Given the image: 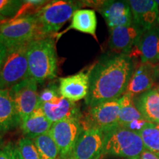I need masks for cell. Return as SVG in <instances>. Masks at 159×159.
<instances>
[{
    "mask_svg": "<svg viewBox=\"0 0 159 159\" xmlns=\"http://www.w3.org/2000/svg\"><path fill=\"white\" fill-rule=\"evenodd\" d=\"M134 66L130 55L115 54L101 59L91 68L90 89L85 98L89 108L125 94Z\"/></svg>",
    "mask_w": 159,
    "mask_h": 159,
    "instance_id": "obj_1",
    "label": "cell"
},
{
    "mask_svg": "<svg viewBox=\"0 0 159 159\" xmlns=\"http://www.w3.org/2000/svg\"><path fill=\"white\" fill-rule=\"evenodd\" d=\"M29 77L38 83L56 77L57 57L55 41L50 36L34 39L27 48Z\"/></svg>",
    "mask_w": 159,
    "mask_h": 159,
    "instance_id": "obj_2",
    "label": "cell"
},
{
    "mask_svg": "<svg viewBox=\"0 0 159 159\" xmlns=\"http://www.w3.org/2000/svg\"><path fill=\"white\" fill-rule=\"evenodd\" d=\"M104 134L103 156L120 158H136L140 156L146 149L138 133L123 127L117 125Z\"/></svg>",
    "mask_w": 159,
    "mask_h": 159,
    "instance_id": "obj_3",
    "label": "cell"
},
{
    "mask_svg": "<svg viewBox=\"0 0 159 159\" xmlns=\"http://www.w3.org/2000/svg\"><path fill=\"white\" fill-rule=\"evenodd\" d=\"M79 9V5L73 1L48 2L35 13L39 38L57 33Z\"/></svg>",
    "mask_w": 159,
    "mask_h": 159,
    "instance_id": "obj_4",
    "label": "cell"
},
{
    "mask_svg": "<svg viewBox=\"0 0 159 159\" xmlns=\"http://www.w3.org/2000/svg\"><path fill=\"white\" fill-rule=\"evenodd\" d=\"M36 39H39V33L34 14L13 18L0 25V43L7 49Z\"/></svg>",
    "mask_w": 159,
    "mask_h": 159,
    "instance_id": "obj_5",
    "label": "cell"
},
{
    "mask_svg": "<svg viewBox=\"0 0 159 159\" xmlns=\"http://www.w3.org/2000/svg\"><path fill=\"white\" fill-rule=\"evenodd\" d=\"M29 43L7 49V54L0 71V89H11L29 77L27 61Z\"/></svg>",
    "mask_w": 159,
    "mask_h": 159,
    "instance_id": "obj_6",
    "label": "cell"
},
{
    "mask_svg": "<svg viewBox=\"0 0 159 159\" xmlns=\"http://www.w3.org/2000/svg\"><path fill=\"white\" fill-rule=\"evenodd\" d=\"M82 130V119H67L52 123L49 134L58 148L60 159L69 158Z\"/></svg>",
    "mask_w": 159,
    "mask_h": 159,
    "instance_id": "obj_7",
    "label": "cell"
},
{
    "mask_svg": "<svg viewBox=\"0 0 159 159\" xmlns=\"http://www.w3.org/2000/svg\"><path fill=\"white\" fill-rule=\"evenodd\" d=\"M120 107L121 97L89 108L84 119H82L83 126L103 133L110 130L118 125Z\"/></svg>",
    "mask_w": 159,
    "mask_h": 159,
    "instance_id": "obj_8",
    "label": "cell"
},
{
    "mask_svg": "<svg viewBox=\"0 0 159 159\" xmlns=\"http://www.w3.org/2000/svg\"><path fill=\"white\" fill-rule=\"evenodd\" d=\"M36 81L29 77L10 89L20 125L25 122L38 108L39 93Z\"/></svg>",
    "mask_w": 159,
    "mask_h": 159,
    "instance_id": "obj_9",
    "label": "cell"
},
{
    "mask_svg": "<svg viewBox=\"0 0 159 159\" xmlns=\"http://www.w3.org/2000/svg\"><path fill=\"white\" fill-rule=\"evenodd\" d=\"M105 134L83 126V130L68 159H100L103 156Z\"/></svg>",
    "mask_w": 159,
    "mask_h": 159,
    "instance_id": "obj_10",
    "label": "cell"
},
{
    "mask_svg": "<svg viewBox=\"0 0 159 159\" xmlns=\"http://www.w3.org/2000/svg\"><path fill=\"white\" fill-rule=\"evenodd\" d=\"M159 78V68L157 64L142 63L134 67L125 94L136 96L151 90Z\"/></svg>",
    "mask_w": 159,
    "mask_h": 159,
    "instance_id": "obj_11",
    "label": "cell"
},
{
    "mask_svg": "<svg viewBox=\"0 0 159 159\" xmlns=\"http://www.w3.org/2000/svg\"><path fill=\"white\" fill-rule=\"evenodd\" d=\"M90 71H81L77 74L59 79L60 94L71 102H77L88 96L90 89Z\"/></svg>",
    "mask_w": 159,
    "mask_h": 159,
    "instance_id": "obj_12",
    "label": "cell"
},
{
    "mask_svg": "<svg viewBox=\"0 0 159 159\" xmlns=\"http://www.w3.org/2000/svg\"><path fill=\"white\" fill-rule=\"evenodd\" d=\"M143 30L133 22L130 25L110 30L109 46L116 54L130 55Z\"/></svg>",
    "mask_w": 159,
    "mask_h": 159,
    "instance_id": "obj_13",
    "label": "cell"
},
{
    "mask_svg": "<svg viewBox=\"0 0 159 159\" xmlns=\"http://www.w3.org/2000/svg\"><path fill=\"white\" fill-rule=\"evenodd\" d=\"M46 116L52 123L67 119H83L78 105L59 94L49 102L39 104Z\"/></svg>",
    "mask_w": 159,
    "mask_h": 159,
    "instance_id": "obj_14",
    "label": "cell"
},
{
    "mask_svg": "<svg viewBox=\"0 0 159 159\" xmlns=\"http://www.w3.org/2000/svg\"><path fill=\"white\" fill-rule=\"evenodd\" d=\"M98 8L110 30L134 22L128 1H104Z\"/></svg>",
    "mask_w": 159,
    "mask_h": 159,
    "instance_id": "obj_15",
    "label": "cell"
},
{
    "mask_svg": "<svg viewBox=\"0 0 159 159\" xmlns=\"http://www.w3.org/2000/svg\"><path fill=\"white\" fill-rule=\"evenodd\" d=\"M133 16V21L142 30L158 27L159 25V7L152 0H130L128 1Z\"/></svg>",
    "mask_w": 159,
    "mask_h": 159,
    "instance_id": "obj_16",
    "label": "cell"
},
{
    "mask_svg": "<svg viewBox=\"0 0 159 159\" xmlns=\"http://www.w3.org/2000/svg\"><path fill=\"white\" fill-rule=\"evenodd\" d=\"M134 99L129 94L121 97L118 125L139 134L148 122L137 108Z\"/></svg>",
    "mask_w": 159,
    "mask_h": 159,
    "instance_id": "obj_17",
    "label": "cell"
},
{
    "mask_svg": "<svg viewBox=\"0 0 159 159\" xmlns=\"http://www.w3.org/2000/svg\"><path fill=\"white\" fill-rule=\"evenodd\" d=\"M141 62L158 64L159 63V27L143 30L135 45Z\"/></svg>",
    "mask_w": 159,
    "mask_h": 159,
    "instance_id": "obj_18",
    "label": "cell"
},
{
    "mask_svg": "<svg viewBox=\"0 0 159 159\" xmlns=\"http://www.w3.org/2000/svg\"><path fill=\"white\" fill-rule=\"evenodd\" d=\"M20 122L10 89H0V133L19 126Z\"/></svg>",
    "mask_w": 159,
    "mask_h": 159,
    "instance_id": "obj_19",
    "label": "cell"
},
{
    "mask_svg": "<svg viewBox=\"0 0 159 159\" xmlns=\"http://www.w3.org/2000/svg\"><path fill=\"white\" fill-rule=\"evenodd\" d=\"M134 101L137 108L148 122L159 124V94L156 89L139 95Z\"/></svg>",
    "mask_w": 159,
    "mask_h": 159,
    "instance_id": "obj_20",
    "label": "cell"
},
{
    "mask_svg": "<svg viewBox=\"0 0 159 159\" xmlns=\"http://www.w3.org/2000/svg\"><path fill=\"white\" fill-rule=\"evenodd\" d=\"M52 123L46 116L39 106L34 111L29 118L20 125L25 137L33 139L37 136L49 133Z\"/></svg>",
    "mask_w": 159,
    "mask_h": 159,
    "instance_id": "obj_21",
    "label": "cell"
},
{
    "mask_svg": "<svg viewBox=\"0 0 159 159\" xmlns=\"http://www.w3.org/2000/svg\"><path fill=\"white\" fill-rule=\"evenodd\" d=\"M69 27L63 33L69 30H75L81 33L93 35L96 39L97 20L96 13L92 9H78L75 12Z\"/></svg>",
    "mask_w": 159,
    "mask_h": 159,
    "instance_id": "obj_22",
    "label": "cell"
},
{
    "mask_svg": "<svg viewBox=\"0 0 159 159\" xmlns=\"http://www.w3.org/2000/svg\"><path fill=\"white\" fill-rule=\"evenodd\" d=\"M33 140L41 159H56L59 156L58 148L49 133L37 136Z\"/></svg>",
    "mask_w": 159,
    "mask_h": 159,
    "instance_id": "obj_23",
    "label": "cell"
},
{
    "mask_svg": "<svg viewBox=\"0 0 159 159\" xmlns=\"http://www.w3.org/2000/svg\"><path fill=\"white\" fill-rule=\"evenodd\" d=\"M145 148L159 155V129L156 124L148 122L139 133Z\"/></svg>",
    "mask_w": 159,
    "mask_h": 159,
    "instance_id": "obj_24",
    "label": "cell"
},
{
    "mask_svg": "<svg viewBox=\"0 0 159 159\" xmlns=\"http://www.w3.org/2000/svg\"><path fill=\"white\" fill-rule=\"evenodd\" d=\"M16 145L21 159H41L33 139L23 137Z\"/></svg>",
    "mask_w": 159,
    "mask_h": 159,
    "instance_id": "obj_25",
    "label": "cell"
},
{
    "mask_svg": "<svg viewBox=\"0 0 159 159\" xmlns=\"http://www.w3.org/2000/svg\"><path fill=\"white\" fill-rule=\"evenodd\" d=\"M21 0H0V16L5 19H13L22 6Z\"/></svg>",
    "mask_w": 159,
    "mask_h": 159,
    "instance_id": "obj_26",
    "label": "cell"
},
{
    "mask_svg": "<svg viewBox=\"0 0 159 159\" xmlns=\"http://www.w3.org/2000/svg\"><path fill=\"white\" fill-rule=\"evenodd\" d=\"M48 2L43 1V0H27L23 1L22 6L18 13V14L14 18L23 16L26 15H33L38 11H39L43 6H44Z\"/></svg>",
    "mask_w": 159,
    "mask_h": 159,
    "instance_id": "obj_27",
    "label": "cell"
},
{
    "mask_svg": "<svg viewBox=\"0 0 159 159\" xmlns=\"http://www.w3.org/2000/svg\"><path fill=\"white\" fill-rule=\"evenodd\" d=\"M0 159H21L16 144L10 142L0 149Z\"/></svg>",
    "mask_w": 159,
    "mask_h": 159,
    "instance_id": "obj_28",
    "label": "cell"
},
{
    "mask_svg": "<svg viewBox=\"0 0 159 159\" xmlns=\"http://www.w3.org/2000/svg\"><path fill=\"white\" fill-rule=\"evenodd\" d=\"M60 94L58 87L56 85H49L42 90L39 94V104L49 102Z\"/></svg>",
    "mask_w": 159,
    "mask_h": 159,
    "instance_id": "obj_29",
    "label": "cell"
},
{
    "mask_svg": "<svg viewBox=\"0 0 159 159\" xmlns=\"http://www.w3.org/2000/svg\"><path fill=\"white\" fill-rule=\"evenodd\" d=\"M139 157H140V159H159L158 155L151 152L148 149H145Z\"/></svg>",
    "mask_w": 159,
    "mask_h": 159,
    "instance_id": "obj_30",
    "label": "cell"
},
{
    "mask_svg": "<svg viewBox=\"0 0 159 159\" xmlns=\"http://www.w3.org/2000/svg\"><path fill=\"white\" fill-rule=\"evenodd\" d=\"M6 54H7V48L2 43H0V71L4 61H5Z\"/></svg>",
    "mask_w": 159,
    "mask_h": 159,
    "instance_id": "obj_31",
    "label": "cell"
},
{
    "mask_svg": "<svg viewBox=\"0 0 159 159\" xmlns=\"http://www.w3.org/2000/svg\"><path fill=\"white\" fill-rule=\"evenodd\" d=\"M3 143H4L3 138H2V135L0 134V149L3 147Z\"/></svg>",
    "mask_w": 159,
    "mask_h": 159,
    "instance_id": "obj_32",
    "label": "cell"
},
{
    "mask_svg": "<svg viewBox=\"0 0 159 159\" xmlns=\"http://www.w3.org/2000/svg\"><path fill=\"white\" fill-rule=\"evenodd\" d=\"M7 21V19H5V17L0 16V25H1L2 23H3L4 21Z\"/></svg>",
    "mask_w": 159,
    "mask_h": 159,
    "instance_id": "obj_33",
    "label": "cell"
},
{
    "mask_svg": "<svg viewBox=\"0 0 159 159\" xmlns=\"http://www.w3.org/2000/svg\"><path fill=\"white\" fill-rule=\"evenodd\" d=\"M120 159H140V157H136V158H120Z\"/></svg>",
    "mask_w": 159,
    "mask_h": 159,
    "instance_id": "obj_34",
    "label": "cell"
},
{
    "mask_svg": "<svg viewBox=\"0 0 159 159\" xmlns=\"http://www.w3.org/2000/svg\"><path fill=\"white\" fill-rule=\"evenodd\" d=\"M155 89H156V90H157V91H158V94H159V85H157V86L156 87V88H155Z\"/></svg>",
    "mask_w": 159,
    "mask_h": 159,
    "instance_id": "obj_35",
    "label": "cell"
},
{
    "mask_svg": "<svg viewBox=\"0 0 159 159\" xmlns=\"http://www.w3.org/2000/svg\"><path fill=\"white\" fill-rule=\"evenodd\" d=\"M156 2L157 3V5H158V7H159V1H158V0H156Z\"/></svg>",
    "mask_w": 159,
    "mask_h": 159,
    "instance_id": "obj_36",
    "label": "cell"
},
{
    "mask_svg": "<svg viewBox=\"0 0 159 159\" xmlns=\"http://www.w3.org/2000/svg\"><path fill=\"white\" fill-rule=\"evenodd\" d=\"M157 125V127H158V129H159V124H158V125Z\"/></svg>",
    "mask_w": 159,
    "mask_h": 159,
    "instance_id": "obj_37",
    "label": "cell"
},
{
    "mask_svg": "<svg viewBox=\"0 0 159 159\" xmlns=\"http://www.w3.org/2000/svg\"><path fill=\"white\" fill-rule=\"evenodd\" d=\"M157 65H158V68H159V63H158V64H157Z\"/></svg>",
    "mask_w": 159,
    "mask_h": 159,
    "instance_id": "obj_38",
    "label": "cell"
},
{
    "mask_svg": "<svg viewBox=\"0 0 159 159\" xmlns=\"http://www.w3.org/2000/svg\"><path fill=\"white\" fill-rule=\"evenodd\" d=\"M158 157H159V155H158Z\"/></svg>",
    "mask_w": 159,
    "mask_h": 159,
    "instance_id": "obj_39",
    "label": "cell"
}]
</instances>
